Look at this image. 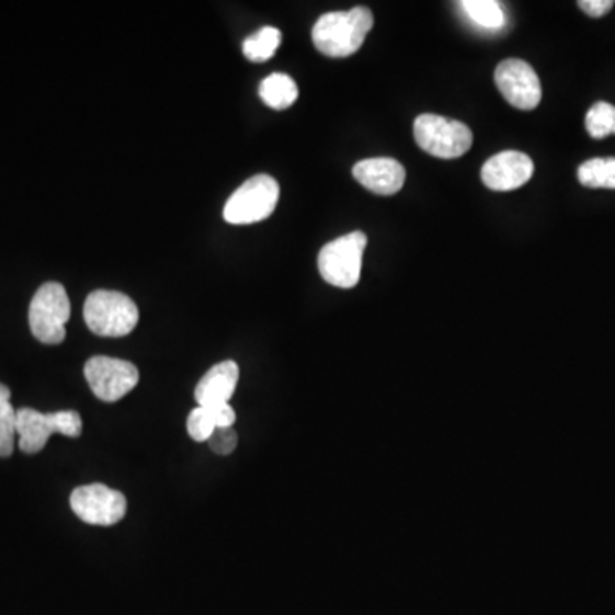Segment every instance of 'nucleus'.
<instances>
[{
	"mask_svg": "<svg viewBox=\"0 0 615 615\" xmlns=\"http://www.w3.org/2000/svg\"><path fill=\"white\" fill-rule=\"evenodd\" d=\"M280 183L271 174H255L228 198L225 219L229 225H253L272 216L280 202Z\"/></svg>",
	"mask_w": 615,
	"mask_h": 615,
	"instance_id": "39448f33",
	"label": "nucleus"
},
{
	"mask_svg": "<svg viewBox=\"0 0 615 615\" xmlns=\"http://www.w3.org/2000/svg\"><path fill=\"white\" fill-rule=\"evenodd\" d=\"M494 81L504 100L515 109L534 110L540 103V81L537 72L525 60H503L496 69Z\"/></svg>",
	"mask_w": 615,
	"mask_h": 615,
	"instance_id": "9d476101",
	"label": "nucleus"
},
{
	"mask_svg": "<svg viewBox=\"0 0 615 615\" xmlns=\"http://www.w3.org/2000/svg\"><path fill=\"white\" fill-rule=\"evenodd\" d=\"M353 176L373 194L390 197L402 190L406 170L391 158L363 159L353 168Z\"/></svg>",
	"mask_w": 615,
	"mask_h": 615,
	"instance_id": "f8f14e48",
	"label": "nucleus"
},
{
	"mask_svg": "<svg viewBox=\"0 0 615 615\" xmlns=\"http://www.w3.org/2000/svg\"><path fill=\"white\" fill-rule=\"evenodd\" d=\"M240 379V368L235 361L216 364L202 376L195 388V400L198 406H216L229 403Z\"/></svg>",
	"mask_w": 615,
	"mask_h": 615,
	"instance_id": "ddd939ff",
	"label": "nucleus"
},
{
	"mask_svg": "<svg viewBox=\"0 0 615 615\" xmlns=\"http://www.w3.org/2000/svg\"><path fill=\"white\" fill-rule=\"evenodd\" d=\"M283 42V35L274 26H265L243 42V55L250 62H267Z\"/></svg>",
	"mask_w": 615,
	"mask_h": 615,
	"instance_id": "2eb2a0df",
	"label": "nucleus"
},
{
	"mask_svg": "<svg viewBox=\"0 0 615 615\" xmlns=\"http://www.w3.org/2000/svg\"><path fill=\"white\" fill-rule=\"evenodd\" d=\"M460 8L477 26L485 30H500L504 26V12L496 0H465Z\"/></svg>",
	"mask_w": 615,
	"mask_h": 615,
	"instance_id": "a211bd4d",
	"label": "nucleus"
},
{
	"mask_svg": "<svg viewBox=\"0 0 615 615\" xmlns=\"http://www.w3.org/2000/svg\"><path fill=\"white\" fill-rule=\"evenodd\" d=\"M578 180L589 189H615V158H595L581 164Z\"/></svg>",
	"mask_w": 615,
	"mask_h": 615,
	"instance_id": "dca6fc26",
	"label": "nucleus"
},
{
	"mask_svg": "<svg viewBox=\"0 0 615 615\" xmlns=\"http://www.w3.org/2000/svg\"><path fill=\"white\" fill-rule=\"evenodd\" d=\"M209 446L217 455H231L238 445V434L232 428H216L209 437Z\"/></svg>",
	"mask_w": 615,
	"mask_h": 615,
	"instance_id": "412c9836",
	"label": "nucleus"
},
{
	"mask_svg": "<svg viewBox=\"0 0 615 615\" xmlns=\"http://www.w3.org/2000/svg\"><path fill=\"white\" fill-rule=\"evenodd\" d=\"M578 5H580L589 16L602 18L612 11L614 2H612V0H580Z\"/></svg>",
	"mask_w": 615,
	"mask_h": 615,
	"instance_id": "5701e85b",
	"label": "nucleus"
},
{
	"mask_svg": "<svg viewBox=\"0 0 615 615\" xmlns=\"http://www.w3.org/2000/svg\"><path fill=\"white\" fill-rule=\"evenodd\" d=\"M30 329L43 344L57 345L66 339V323L70 318V301L66 287L45 283L30 305Z\"/></svg>",
	"mask_w": 615,
	"mask_h": 615,
	"instance_id": "0eeeda50",
	"label": "nucleus"
},
{
	"mask_svg": "<svg viewBox=\"0 0 615 615\" xmlns=\"http://www.w3.org/2000/svg\"><path fill=\"white\" fill-rule=\"evenodd\" d=\"M204 409L207 410V414L213 419L216 428H232V424L237 422V412L229 403H216V406H207Z\"/></svg>",
	"mask_w": 615,
	"mask_h": 615,
	"instance_id": "4be33fe9",
	"label": "nucleus"
},
{
	"mask_svg": "<svg viewBox=\"0 0 615 615\" xmlns=\"http://www.w3.org/2000/svg\"><path fill=\"white\" fill-rule=\"evenodd\" d=\"M216 426H214L213 419L207 414V410L204 407H195L186 419V431H189V436L194 440V442L204 443L209 442L210 434L214 433Z\"/></svg>",
	"mask_w": 615,
	"mask_h": 615,
	"instance_id": "aec40b11",
	"label": "nucleus"
},
{
	"mask_svg": "<svg viewBox=\"0 0 615 615\" xmlns=\"http://www.w3.org/2000/svg\"><path fill=\"white\" fill-rule=\"evenodd\" d=\"M260 98L274 110H286L298 100V84L287 75H271L263 79L259 88Z\"/></svg>",
	"mask_w": 615,
	"mask_h": 615,
	"instance_id": "4468645a",
	"label": "nucleus"
},
{
	"mask_svg": "<svg viewBox=\"0 0 615 615\" xmlns=\"http://www.w3.org/2000/svg\"><path fill=\"white\" fill-rule=\"evenodd\" d=\"M534 176V161L519 151H504L486 161L480 179L488 189L510 192L520 189Z\"/></svg>",
	"mask_w": 615,
	"mask_h": 615,
	"instance_id": "9b49d317",
	"label": "nucleus"
},
{
	"mask_svg": "<svg viewBox=\"0 0 615 615\" xmlns=\"http://www.w3.org/2000/svg\"><path fill=\"white\" fill-rule=\"evenodd\" d=\"M84 321L100 337H125L139 323V308L124 293L98 289L84 303Z\"/></svg>",
	"mask_w": 615,
	"mask_h": 615,
	"instance_id": "f03ea898",
	"label": "nucleus"
},
{
	"mask_svg": "<svg viewBox=\"0 0 615 615\" xmlns=\"http://www.w3.org/2000/svg\"><path fill=\"white\" fill-rule=\"evenodd\" d=\"M16 412L11 403V390L0 384V457H11L14 452L16 433Z\"/></svg>",
	"mask_w": 615,
	"mask_h": 615,
	"instance_id": "f3484780",
	"label": "nucleus"
},
{
	"mask_svg": "<svg viewBox=\"0 0 615 615\" xmlns=\"http://www.w3.org/2000/svg\"><path fill=\"white\" fill-rule=\"evenodd\" d=\"M415 143L434 158L455 159L472 148V130L458 121L445 116L419 115L414 122Z\"/></svg>",
	"mask_w": 615,
	"mask_h": 615,
	"instance_id": "423d86ee",
	"label": "nucleus"
},
{
	"mask_svg": "<svg viewBox=\"0 0 615 615\" xmlns=\"http://www.w3.org/2000/svg\"><path fill=\"white\" fill-rule=\"evenodd\" d=\"M86 381L103 402H118L139 384V369L124 360L109 356L91 357L84 366Z\"/></svg>",
	"mask_w": 615,
	"mask_h": 615,
	"instance_id": "6e6552de",
	"label": "nucleus"
},
{
	"mask_svg": "<svg viewBox=\"0 0 615 615\" xmlns=\"http://www.w3.org/2000/svg\"><path fill=\"white\" fill-rule=\"evenodd\" d=\"M373 23V12L368 8L327 12L315 23L311 38L315 47L327 57H351L372 32Z\"/></svg>",
	"mask_w": 615,
	"mask_h": 615,
	"instance_id": "f257e3e1",
	"label": "nucleus"
},
{
	"mask_svg": "<svg viewBox=\"0 0 615 615\" xmlns=\"http://www.w3.org/2000/svg\"><path fill=\"white\" fill-rule=\"evenodd\" d=\"M16 433L21 452L33 455L47 446L54 434L78 437L82 433V419L76 410H58L43 414L39 410L23 407L16 412Z\"/></svg>",
	"mask_w": 615,
	"mask_h": 615,
	"instance_id": "20e7f679",
	"label": "nucleus"
},
{
	"mask_svg": "<svg viewBox=\"0 0 615 615\" xmlns=\"http://www.w3.org/2000/svg\"><path fill=\"white\" fill-rule=\"evenodd\" d=\"M586 130L593 139H605L615 134V106L605 101L595 103L586 113Z\"/></svg>",
	"mask_w": 615,
	"mask_h": 615,
	"instance_id": "6ab92c4d",
	"label": "nucleus"
},
{
	"mask_svg": "<svg viewBox=\"0 0 615 615\" xmlns=\"http://www.w3.org/2000/svg\"><path fill=\"white\" fill-rule=\"evenodd\" d=\"M368 238L361 231L349 232L321 248L318 271L326 283L342 289L357 286Z\"/></svg>",
	"mask_w": 615,
	"mask_h": 615,
	"instance_id": "7ed1b4c3",
	"label": "nucleus"
},
{
	"mask_svg": "<svg viewBox=\"0 0 615 615\" xmlns=\"http://www.w3.org/2000/svg\"><path fill=\"white\" fill-rule=\"evenodd\" d=\"M70 508L88 525L112 526L124 520L127 500L109 486H81L70 494Z\"/></svg>",
	"mask_w": 615,
	"mask_h": 615,
	"instance_id": "1a4fd4ad",
	"label": "nucleus"
}]
</instances>
